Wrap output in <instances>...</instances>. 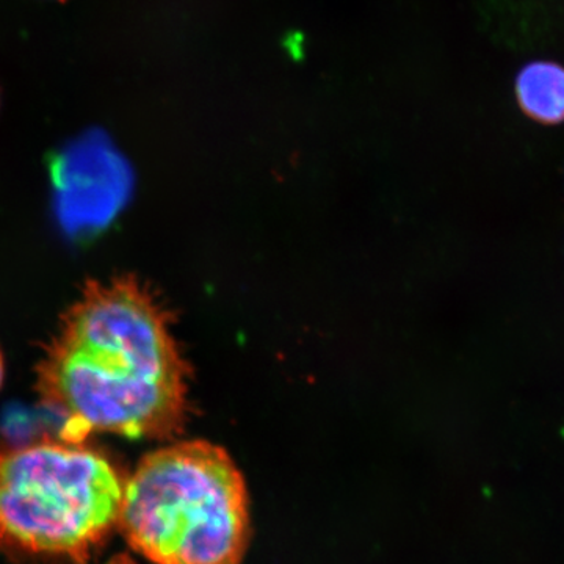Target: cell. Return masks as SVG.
Segmentation results:
<instances>
[{
  "mask_svg": "<svg viewBox=\"0 0 564 564\" xmlns=\"http://www.w3.org/2000/svg\"><path fill=\"white\" fill-rule=\"evenodd\" d=\"M129 181L128 166L101 133L70 144L55 165L62 221L73 229L107 225L124 203Z\"/></svg>",
  "mask_w": 564,
  "mask_h": 564,
  "instance_id": "4",
  "label": "cell"
},
{
  "mask_svg": "<svg viewBox=\"0 0 564 564\" xmlns=\"http://www.w3.org/2000/svg\"><path fill=\"white\" fill-rule=\"evenodd\" d=\"M43 403L70 432L173 436L188 413V367L169 314L132 276L88 281L36 370Z\"/></svg>",
  "mask_w": 564,
  "mask_h": 564,
  "instance_id": "1",
  "label": "cell"
},
{
  "mask_svg": "<svg viewBox=\"0 0 564 564\" xmlns=\"http://www.w3.org/2000/svg\"><path fill=\"white\" fill-rule=\"evenodd\" d=\"M516 98L527 117L543 124H560L564 121V66L529 63L516 79Z\"/></svg>",
  "mask_w": 564,
  "mask_h": 564,
  "instance_id": "5",
  "label": "cell"
},
{
  "mask_svg": "<svg viewBox=\"0 0 564 564\" xmlns=\"http://www.w3.org/2000/svg\"><path fill=\"white\" fill-rule=\"evenodd\" d=\"M110 564H133V563L131 562V560L120 558V560H117V562H111Z\"/></svg>",
  "mask_w": 564,
  "mask_h": 564,
  "instance_id": "7",
  "label": "cell"
},
{
  "mask_svg": "<svg viewBox=\"0 0 564 564\" xmlns=\"http://www.w3.org/2000/svg\"><path fill=\"white\" fill-rule=\"evenodd\" d=\"M120 527L154 564H239L250 543L242 474L206 441L155 451L126 484Z\"/></svg>",
  "mask_w": 564,
  "mask_h": 564,
  "instance_id": "2",
  "label": "cell"
},
{
  "mask_svg": "<svg viewBox=\"0 0 564 564\" xmlns=\"http://www.w3.org/2000/svg\"><path fill=\"white\" fill-rule=\"evenodd\" d=\"M3 375H6V364H3L2 351H0V388H2Z\"/></svg>",
  "mask_w": 564,
  "mask_h": 564,
  "instance_id": "6",
  "label": "cell"
},
{
  "mask_svg": "<svg viewBox=\"0 0 564 564\" xmlns=\"http://www.w3.org/2000/svg\"><path fill=\"white\" fill-rule=\"evenodd\" d=\"M124 488L106 456L73 441L0 452V545L85 563L120 527Z\"/></svg>",
  "mask_w": 564,
  "mask_h": 564,
  "instance_id": "3",
  "label": "cell"
}]
</instances>
